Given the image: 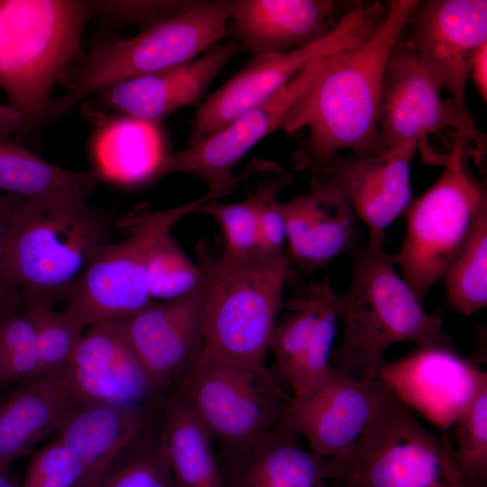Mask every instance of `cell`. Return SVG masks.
Returning a JSON list of instances; mask_svg holds the SVG:
<instances>
[{"mask_svg": "<svg viewBox=\"0 0 487 487\" xmlns=\"http://www.w3.org/2000/svg\"><path fill=\"white\" fill-rule=\"evenodd\" d=\"M418 2L386 1L380 28L338 54L289 113L281 125L287 133L308 131L294 155L299 168L314 173L341 151L371 154L386 148L379 131L385 68Z\"/></svg>", "mask_w": 487, "mask_h": 487, "instance_id": "cell-1", "label": "cell"}, {"mask_svg": "<svg viewBox=\"0 0 487 487\" xmlns=\"http://www.w3.org/2000/svg\"><path fill=\"white\" fill-rule=\"evenodd\" d=\"M386 241L358 244L350 252L352 277L335 297L343 339L332 350V367L356 379L373 380L385 350L412 342L419 348H454L443 328L442 317L428 313L396 269Z\"/></svg>", "mask_w": 487, "mask_h": 487, "instance_id": "cell-2", "label": "cell"}, {"mask_svg": "<svg viewBox=\"0 0 487 487\" xmlns=\"http://www.w3.org/2000/svg\"><path fill=\"white\" fill-rule=\"evenodd\" d=\"M76 194L22 198L6 237L10 280L24 309L69 299L96 250L108 242L105 220Z\"/></svg>", "mask_w": 487, "mask_h": 487, "instance_id": "cell-3", "label": "cell"}, {"mask_svg": "<svg viewBox=\"0 0 487 487\" xmlns=\"http://www.w3.org/2000/svg\"><path fill=\"white\" fill-rule=\"evenodd\" d=\"M202 271L204 348L216 357L270 373L266 356L290 275L287 253L250 259L197 248Z\"/></svg>", "mask_w": 487, "mask_h": 487, "instance_id": "cell-4", "label": "cell"}, {"mask_svg": "<svg viewBox=\"0 0 487 487\" xmlns=\"http://www.w3.org/2000/svg\"><path fill=\"white\" fill-rule=\"evenodd\" d=\"M95 11V1L0 0V87L30 127L51 118L54 86Z\"/></svg>", "mask_w": 487, "mask_h": 487, "instance_id": "cell-5", "label": "cell"}, {"mask_svg": "<svg viewBox=\"0 0 487 487\" xmlns=\"http://www.w3.org/2000/svg\"><path fill=\"white\" fill-rule=\"evenodd\" d=\"M327 462L341 487H487L462 473L448 436L424 428L391 386L356 443Z\"/></svg>", "mask_w": 487, "mask_h": 487, "instance_id": "cell-6", "label": "cell"}, {"mask_svg": "<svg viewBox=\"0 0 487 487\" xmlns=\"http://www.w3.org/2000/svg\"><path fill=\"white\" fill-rule=\"evenodd\" d=\"M472 143L454 132L438 179L406 208V231L393 255L402 278L424 302L487 209V192L469 168Z\"/></svg>", "mask_w": 487, "mask_h": 487, "instance_id": "cell-7", "label": "cell"}, {"mask_svg": "<svg viewBox=\"0 0 487 487\" xmlns=\"http://www.w3.org/2000/svg\"><path fill=\"white\" fill-rule=\"evenodd\" d=\"M231 10L232 0L198 1L133 38L96 42L69 90L53 101L51 118L95 92L195 60L229 36Z\"/></svg>", "mask_w": 487, "mask_h": 487, "instance_id": "cell-8", "label": "cell"}, {"mask_svg": "<svg viewBox=\"0 0 487 487\" xmlns=\"http://www.w3.org/2000/svg\"><path fill=\"white\" fill-rule=\"evenodd\" d=\"M200 198L164 210L142 209L118 221L127 236L117 244L106 242L92 255L78 279L64 311L82 330L104 322H120L135 315L151 299L146 264L154 244L184 216L197 213L209 200Z\"/></svg>", "mask_w": 487, "mask_h": 487, "instance_id": "cell-9", "label": "cell"}, {"mask_svg": "<svg viewBox=\"0 0 487 487\" xmlns=\"http://www.w3.org/2000/svg\"><path fill=\"white\" fill-rule=\"evenodd\" d=\"M173 391L207 428L217 455L243 449L279 427L292 399L271 372L205 352Z\"/></svg>", "mask_w": 487, "mask_h": 487, "instance_id": "cell-10", "label": "cell"}, {"mask_svg": "<svg viewBox=\"0 0 487 487\" xmlns=\"http://www.w3.org/2000/svg\"><path fill=\"white\" fill-rule=\"evenodd\" d=\"M386 3L357 1L323 38L295 50L255 56L199 107L189 144L265 101L316 61L370 38L387 15Z\"/></svg>", "mask_w": 487, "mask_h": 487, "instance_id": "cell-11", "label": "cell"}, {"mask_svg": "<svg viewBox=\"0 0 487 487\" xmlns=\"http://www.w3.org/2000/svg\"><path fill=\"white\" fill-rule=\"evenodd\" d=\"M401 38L423 69L441 91L446 88L456 106L465 136L481 161L485 135L474 124L465 101L473 58L487 42V1H418L409 14Z\"/></svg>", "mask_w": 487, "mask_h": 487, "instance_id": "cell-12", "label": "cell"}, {"mask_svg": "<svg viewBox=\"0 0 487 487\" xmlns=\"http://www.w3.org/2000/svg\"><path fill=\"white\" fill-rule=\"evenodd\" d=\"M341 52L316 61L271 97L209 136L188 144L180 152L167 154L159 177L172 173L194 175L206 183L207 194L219 199L234 191L238 183L250 174L277 171L278 166L274 163L258 161L236 177L233 174L244 155L267 135L281 128L294 106Z\"/></svg>", "mask_w": 487, "mask_h": 487, "instance_id": "cell-13", "label": "cell"}, {"mask_svg": "<svg viewBox=\"0 0 487 487\" xmlns=\"http://www.w3.org/2000/svg\"><path fill=\"white\" fill-rule=\"evenodd\" d=\"M378 376L356 379L333 367L316 388L287 406L284 421L326 459L345 455L378 414L389 391Z\"/></svg>", "mask_w": 487, "mask_h": 487, "instance_id": "cell-14", "label": "cell"}, {"mask_svg": "<svg viewBox=\"0 0 487 487\" xmlns=\"http://www.w3.org/2000/svg\"><path fill=\"white\" fill-rule=\"evenodd\" d=\"M448 128L466 138L455 105L450 98L441 97L440 90L400 33L382 81L379 115L381 142L389 148L415 142L425 161L441 164L443 157L430 149L427 139Z\"/></svg>", "mask_w": 487, "mask_h": 487, "instance_id": "cell-15", "label": "cell"}, {"mask_svg": "<svg viewBox=\"0 0 487 487\" xmlns=\"http://www.w3.org/2000/svg\"><path fill=\"white\" fill-rule=\"evenodd\" d=\"M65 375L75 403L150 407L161 404L166 396L139 361L121 322L89 327Z\"/></svg>", "mask_w": 487, "mask_h": 487, "instance_id": "cell-16", "label": "cell"}, {"mask_svg": "<svg viewBox=\"0 0 487 487\" xmlns=\"http://www.w3.org/2000/svg\"><path fill=\"white\" fill-rule=\"evenodd\" d=\"M417 149L409 142L371 154L337 153L312 178L329 182L347 199L369 242L386 241V229L412 200L410 165Z\"/></svg>", "mask_w": 487, "mask_h": 487, "instance_id": "cell-17", "label": "cell"}, {"mask_svg": "<svg viewBox=\"0 0 487 487\" xmlns=\"http://www.w3.org/2000/svg\"><path fill=\"white\" fill-rule=\"evenodd\" d=\"M200 287L178 299L152 301L120 321L133 352L164 395L177 388L203 351L204 306Z\"/></svg>", "mask_w": 487, "mask_h": 487, "instance_id": "cell-18", "label": "cell"}, {"mask_svg": "<svg viewBox=\"0 0 487 487\" xmlns=\"http://www.w3.org/2000/svg\"><path fill=\"white\" fill-rule=\"evenodd\" d=\"M356 2L232 0L228 33L253 57L282 53L327 35Z\"/></svg>", "mask_w": 487, "mask_h": 487, "instance_id": "cell-19", "label": "cell"}, {"mask_svg": "<svg viewBox=\"0 0 487 487\" xmlns=\"http://www.w3.org/2000/svg\"><path fill=\"white\" fill-rule=\"evenodd\" d=\"M286 252L291 264L311 274L336 257L349 254L360 241L356 215L329 182L312 178L308 193L281 203Z\"/></svg>", "mask_w": 487, "mask_h": 487, "instance_id": "cell-20", "label": "cell"}, {"mask_svg": "<svg viewBox=\"0 0 487 487\" xmlns=\"http://www.w3.org/2000/svg\"><path fill=\"white\" fill-rule=\"evenodd\" d=\"M241 51L234 40L216 44L191 61L104 89L102 104L124 115L160 124L173 112L198 101Z\"/></svg>", "mask_w": 487, "mask_h": 487, "instance_id": "cell-21", "label": "cell"}, {"mask_svg": "<svg viewBox=\"0 0 487 487\" xmlns=\"http://www.w3.org/2000/svg\"><path fill=\"white\" fill-rule=\"evenodd\" d=\"M285 421L243 449L217 455L223 487H326L327 459L303 448Z\"/></svg>", "mask_w": 487, "mask_h": 487, "instance_id": "cell-22", "label": "cell"}, {"mask_svg": "<svg viewBox=\"0 0 487 487\" xmlns=\"http://www.w3.org/2000/svg\"><path fill=\"white\" fill-rule=\"evenodd\" d=\"M73 400L65 370L20 381L0 399V469L29 455L64 421Z\"/></svg>", "mask_w": 487, "mask_h": 487, "instance_id": "cell-23", "label": "cell"}, {"mask_svg": "<svg viewBox=\"0 0 487 487\" xmlns=\"http://www.w3.org/2000/svg\"><path fill=\"white\" fill-rule=\"evenodd\" d=\"M161 403L126 407L73 402L58 429V438L75 452L83 465L84 475L76 487L85 485L125 446L156 429L161 424Z\"/></svg>", "mask_w": 487, "mask_h": 487, "instance_id": "cell-24", "label": "cell"}, {"mask_svg": "<svg viewBox=\"0 0 487 487\" xmlns=\"http://www.w3.org/2000/svg\"><path fill=\"white\" fill-rule=\"evenodd\" d=\"M91 152L99 179L124 186L159 178L167 155L159 124L124 115L98 128Z\"/></svg>", "mask_w": 487, "mask_h": 487, "instance_id": "cell-25", "label": "cell"}, {"mask_svg": "<svg viewBox=\"0 0 487 487\" xmlns=\"http://www.w3.org/2000/svg\"><path fill=\"white\" fill-rule=\"evenodd\" d=\"M159 440L177 487H223L211 436L174 391L161 403Z\"/></svg>", "mask_w": 487, "mask_h": 487, "instance_id": "cell-26", "label": "cell"}, {"mask_svg": "<svg viewBox=\"0 0 487 487\" xmlns=\"http://www.w3.org/2000/svg\"><path fill=\"white\" fill-rule=\"evenodd\" d=\"M99 177L94 169L73 171L58 167L0 133V189L23 198L76 194L88 198Z\"/></svg>", "mask_w": 487, "mask_h": 487, "instance_id": "cell-27", "label": "cell"}, {"mask_svg": "<svg viewBox=\"0 0 487 487\" xmlns=\"http://www.w3.org/2000/svg\"><path fill=\"white\" fill-rule=\"evenodd\" d=\"M442 280L447 303L458 313L471 317L487 307V209L477 217Z\"/></svg>", "mask_w": 487, "mask_h": 487, "instance_id": "cell-28", "label": "cell"}, {"mask_svg": "<svg viewBox=\"0 0 487 487\" xmlns=\"http://www.w3.org/2000/svg\"><path fill=\"white\" fill-rule=\"evenodd\" d=\"M159 429L122 448L82 487H177Z\"/></svg>", "mask_w": 487, "mask_h": 487, "instance_id": "cell-29", "label": "cell"}, {"mask_svg": "<svg viewBox=\"0 0 487 487\" xmlns=\"http://www.w3.org/2000/svg\"><path fill=\"white\" fill-rule=\"evenodd\" d=\"M315 306L310 345L294 387L292 398H299L320 384L333 370L330 363L336 333V292L328 278L308 284Z\"/></svg>", "mask_w": 487, "mask_h": 487, "instance_id": "cell-30", "label": "cell"}, {"mask_svg": "<svg viewBox=\"0 0 487 487\" xmlns=\"http://www.w3.org/2000/svg\"><path fill=\"white\" fill-rule=\"evenodd\" d=\"M300 293L283 302L291 312L278 319L270 344L278 368L291 389L308 354L315 319L314 301L308 284Z\"/></svg>", "mask_w": 487, "mask_h": 487, "instance_id": "cell-31", "label": "cell"}, {"mask_svg": "<svg viewBox=\"0 0 487 487\" xmlns=\"http://www.w3.org/2000/svg\"><path fill=\"white\" fill-rule=\"evenodd\" d=\"M202 271L169 233L152 247L146 264V285L153 301L174 300L197 290Z\"/></svg>", "mask_w": 487, "mask_h": 487, "instance_id": "cell-32", "label": "cell"}, {"mask_svg": "<svg viewBox=\"0 0 487 487\" xmlns=\"http://www.w3.org/2000/svg\"><path fill=\"white\" fill-rule=\"evenodd\" d=\"M455 455L462 473L487 484V372H482L469 400L456 417Z\"/></svg>", "mask_w": 487, "mask_h": 487, "instance_id": "cell-33", "label": "cell"}, {"mask_svg": "<svg viewBox=\"0 0 487 487\" xmlns=\"http://www.w3.org/2000/svg\"><path fill=\"white\" fill-rule=\"evenodd\" d=\"M41 375L37 349V310L0 321V386Z\"/></svg>", "mask_w": 487, "mask_h": 487, "instance_id": "cell-34", "label": "cell"}, {"mask_svg": "<svg viewBox=\"0 0 487 487\" xmlns=\"http://www.w3.org/2000/svg\"><path fill=\"white\" fill-rule=\"evenodd\" d=\"M197 213L207 215L218 224L225 241L224 255L234 259L262 255L252 194L245 200L235 203L209 200Z\"/></svg>", "mask_w": 487, "mask_h": 487, "instance_id": "cell-35", "label": "cell"}, {"mask_svg": "<svg viewBox=\"0 0 487 487\" xmlns=\"http://www.w3.org/2000/svg\"><path fill=\"white\" fill-rule=\"evenodd\" d=\"M37 310V349L41 374L65 370L82 337L80 329L63 310Z\"/></svg>", "mask_w": 487, "mask_h": 487, "instance_id": "cell-36", "label": "cell"}, {"mask_svg": "<svg viewBox=\"0 0 487 487\" xmlns=\"http://www.w3.org/2000/svg\"><path fill=\"white\" fill-rule=\"evenodd\" d=\"M83 475L75 452L57 438L32 455L21 487H76Z\"/></svg>", "mask_w": 487, "mask_h": 487, "instance_id": "cell-37", "label": "cell"}, {"mask_svg": "<svg viewBox=\"0 0 487 487\" xmlns=\"http://www.w3.org/2000/svg\"><path fill=\"white\" fill-rule=\"evenodd\" d=\"M290 181V174L281 171L276 177L259 184L256 190L251 193L255 204L262 255L273 256L286 252L285 225L279 196Z\"/></svg>", "mask_w": 487, "mask_h": 487, "instance_id": "cell-38", "label": "cell"}, {"mask_svg": "<svg viewBox=\"0 0 487 487\" xmlns=\"http://www.w3.org/2000/svg\"><path fill=\"white\" fill-rule=\"evenodd\" d=\"M198 1H95L96 11L148 29L195 6Z\"/></svg>", "mask_w": 487, "mask_h": 487, "instance_id": "cell-39", "label": "cell"}, {"mask_svg": "<svg viewBox=\"0 0 487 487\" xmlns=\"http://www.w3.org/2000/svg\"><path fill=\"white\" fill-rule=\"evenodd\" d=\"M23 197L0 194V321L23 311L24 301L20 291L12 283L6 261V237L14 210Z\"/></svg>", "mask_w": 487, "mask_h": 487, "instance_id": "cell-40", "label": "cell"}, {"mask_svg": "<svg viewBox=\"0 0 487 487\" xmlns=\"http://www.w3.org/2000/svg\"><path fill=\"white\" fill-rule=\"evenodd\" d=\"M470 77L472 78L481 96L487 98V42L476 51L471 64Z\"/></svg>", "mask_w": 487, "mask_h": 487, "instance_id": "cell-41", "label": "cell"}, {"mask_svg": "<svg viewBox=\"0 0 487 487\" xmlns=\"http://www.w3.org/2000/svg\"><path fill=\"white\" fill-rule=\"evenodd\" d=\"M30 128L22 115L10 106L0 103V133L5 136L23 133Z\"/></svg>", "mask_w": 487, "mask_h": 487, "instance_id": "cell-42", "label": "cell"}, {"mask_svg": "<svg viewBox=\"0 0 487 487\" xmlns=\"http://www.w3.org/2000/svg\"><path fill=\"white\" fill-rule=\"evenodd\" d=\"M22 480L12 471L0 469V487H21Z\"/></svg>", "mask_w": 487, "mask_h": 487, "instance_id": "cell-43", "label": "cell"}, {"mask_svg": "<svg viewBox=\"0 0 487 487\" xmlns=\"http://www.w3.org/2000/svg\"><path fill=\"white\" fill-rule=\"evenodd\" d=\"M326 487H341V486L335 481H328Z\"/></svg>", "mask_w": 487, "mask_h": 487, "instance_id": "cell-44", "label": "cell"}]
</instances>
